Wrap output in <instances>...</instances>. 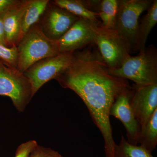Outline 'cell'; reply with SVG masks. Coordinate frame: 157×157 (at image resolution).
<instances>
[{
    "label": "cell",
    "mask_w": 157,
    "mask_h": 157,
    "mask_svg": "<svg viewBox=\"0 0 157 157\" xmlns=\"http://www.w3.org/2000/svg\"><path fill=\"white\" fill-rule=\"evenodd\" d=\"M152 0H118L113 29L121 39L129 54L139 52V17L148 9Z\"/></svg>",
    "instance_id": "1"
},
{
    "label": "cell",
    "mask_w": 157,
    "mask_h": 157,
    "mask_svg": "<svg viewBox=\"0 0 157 157\" xmlns=\"http://www.w3.org/2000/svg\"><path fill=\"white\" fill-rule=\"evenodd\" d=\"M17 48V69L22 73L35 63L59 53L57 41L46 37L38 23L23 37Z\"/></svg>",
    "instance_id": "2"
},
{
    "label": "cell",
    "mask_w": 157,
    "mask_h": 157,
    "mask_svg": "<svg viewBox=\"0 0 157 157\" xmlns=\"http://www.w3.org/2000/svg\"><path fill=\"white\" fill-rule=\"evenodd\" d=\"M109 72L139 86L157 84L156 48L153 45L145 47L144 51L135 56L130 55L120 67Z\"/></svg>",
    "instance_id": "3"
},
{
    "label": "cell",
    "mask_w": 157,
    "mask_h": 157,
    "mask_svg": "<svg viewBox=\"0 0 157 157\" xmlns=\"http://www.w3.org/2000/svg\"><path fill=\"white\" fill-rule=\"evenodd\" d=\"M0 96L9 97L20 112L33 97L32 86L23 73L0 62Z\"/></svg>",
    "instance_id": "4"
},
{
    "label": "cell",
    "mask_w": 157,
    "mask_h": 157,
    "mask_svg": "<svg viewBox=\"0 0 157 157\" xmlns=\"http://www.w3.org/2000/svg\"><path fill=\"white\" fill-rule=\"evenodd\" d=\"M74 52H63L35 63L24 73L32 86L33 96L42 86L56 79L72 63Z\"/></svg>",
    "instance_id": "5"
},
{
    "label": "cell",
    "mask_w": 157,
    "mask_h": 157,
    "mask_svg": "<svg viewBox=\"0 0 157 157\" xmlns=\"http://www.w3.org/2000/svg\"><path fill=\"white\" fill-rule=\"evenodd\" d=\"M94 44L109 70L117 69L130 55L121 39L115 31L100 25L96 30Z\"/></svg>",
    "instance_id": "6"
},
{
    "label": "cell",
    "mask_w": 157,
    "mask_h": 157,
    "mask_svg": "<svg viewBox=\"0 0 157 157\" xmlns=\"http://www.w3.org/2000/svg\"><path fill=\"white\" fill-rule=\"evenodd\" d=\"M78 18L52 2L51 5L48 4L40 20L41 22H38V24L46 37L57 41L69 30Z\"/></svg>",
    "instance_id": "7"
},
{
    "label": "cell",
    "mask_w": 157,
    "mask_h": 157,
    "mask_svg": "<svg viewBox=\"0 0 157 157\" xmlns=\"http://www.w3.org/2000/svg\"><path fill=\"white\" fill-rule=\"evenodd\" d=\"M129 103L141 130L157 109V84L132 86Z\"/></svg>",
    "instance_id": "8"
},
{
    "label": "cell",
    "mask_w": 157,
    "mask_h": 157,
    "mask_svg": "<svg viewBox=\"0 0 157 157\" xmlns=\"http://www.w3.org/2000/svg\"><path fill=\"white\" fill-rule=\"evenodd\" d=\"M98 25L88 20L79 18L59 40V53L72 52L94 44Z\"/></svg>",
    "instance_id": "9"
},
{
    "label": "cell",
    "mask_w": 157,
    "mask_h": 157,
    "mask_svg": "<svg viewBox=\"0 0 157 157\" xmlns=\"http://www.w3.org/2000/svg\"><path fill=\"white\" fill-rule=\"evenodd\" d=\"M132 86L119 96L110 110V116L119 120L126 130L127 141L133 145L138 144L141 128L135 117L129 103Z\"/></svg>",
    "instance_id": "10"
},
{
    "label": "cell",
    "mask_w": 157,
    "mask_h": 157,
    "mask_svg": "<svg viewBox=\"0 0 157 157\" xmlns=\"http://www.w3.org/2000/svg\"><path fill=\"white\" fill-rule=\"evenodd\" d=\"M28 0H22L19 4L2 16L6 47L17 46L21 39V26L23 15Z\"/></svg>",
    "instance_id": "11"
},
{
    "label": "cell",
    "mask_w": 157,
    "mask_h": 157,
    "mask_svg": "<svg viewBox=\"0 0 157 157\" xmlns=\"http://www.w3.org/2000/svg\"><path fill=\"white\" fill-rule=\"evenodd\" d=\"M52 3L66 9L79 18L88 20L100 25L99 14L93 11V1L81 0H54Z\"/></svg>",
    "instance_id": "12"
},
{
    "label": "cell",
    "mask_w": 157,
    "mask_h": 157,
    "mask_svg": "<svg viewBox=\"0 0 157 157\" xmlns=\"http://www.w3.org/2000/svg\"><path fill=\"white\" fill-rule=\"evenodd\" d=\"M49 3V0H28L21 22V39L33 26L39 22Z\"/></svg>",
    "instance_id": "13"
},
{
    "label": "cell",
    "mask_w": 157,
    "mask_h": 157,
    "mask_svg": "<svg viewBox=\"0 0 157 157\" xmlns=\"http://www.w3.org/2000/svg\"><path fill=\"white\" fill-rule=\"evenodd\" d=\"M157 23V1L153 0L147 9V12L139 21L138 26V39L139 52H142L145 48V45L149 35Z\"/></svg>",
    "instance_id": "14"
},
{
    "label": "cell",
    "mask_w": 157,
    "mask_h": 157,
    "mask_svg": "<svg viewBox=\"0 0 157 157\" xmlns=\"http://www.w3.org/2000/svg\"><path fill=\"white\" fill-rule=\"evenodd\" d=\"M138 144L151 154L157 145V109L140 131Z\"/></svg>",
    "instance_id": "15"
},
{
    "label": "cell",
    "mask_w": 157,
    "mask_h": 157,
    "mask_svg": "<svg viewBox=\"0 0 157 157\" xmlns=\"http://www.w3.org/2000/svg\"><path fill=\"white\" fill-rule=\"evenodd\" d=\"M118 8V0L99 1L96 12L102 22L101 25L107 29H113Z\"/></svg>",
    "instance_id": "16"
},
{
    "label": "cell",
    "mask_w": 157,
    "mask_h": 157,
    "mask_svg": "<svg viewBox=\"0 0 157 157\" xmlns=\"http://www.w3.org/2000/svg\"><path fill=\"white\" fill-rule=\"evenodd\" d=\"M121 138L119 143L114 147V157H154L140 145L129 143L123 135Z\"/></svg>",
    "instance_id": "17"
},
{
    "label": "cell",
    "mask_w": 157,
    "mask_h": 157,
    "mask_svg": "<svg viewBox=\"0 0 157 157\" xmlns=\"http://www.w3.org/2000/svg\"><path fill=\"white\" fill-rule=\"evenodd\" d=\"M0 62L9 67L17 69V46L9 48L0 44Z\"/></svg>",
    "instance_id": "18"
},
{
    "label": "cell",
    "mask_w": 157,
    "mask_h": 157,
    "mask_svg": "<svg viewBox=\"0 0 157 157\" xmlns=\"http://www.w3.org/2000/svg\"><path fill=\"white\" fill-rule=\"evenodd\" d=\"M37 145L38 144L35 140H29L21 144L17 147L14 157H29Z\"/></svg>",
    "instance_id": "19"
},
{
    "label": "cell",
    "mask_w": 157,
    "mask_h": 157,
    "mask_svg": "<svg viewBox=\"0 0 157 157\" xmlns=\"http://www.w3.org/2000/svg\"><path fill=\"white\" fill-rule=\"evenodd\" d=\"M29 157H64L58 152L39 145L34 148Z\"/></svg>",
    "instance_id": "20"
},
{
    "label": "cell",
    "mask_w": 157,
    "mask_h": 157,
    "mask_svg": "<svg viewBox=\"0 0 157 157\" xmlns=\"http://www.w3.org/2000/svg\"><path fill=\"white\" fill-rule=\"evenodd\" d=\"M20 0H0V16L14 8L21 2Z\"/></svg>",
    "instance_id": "21"
},
{
    "label": "cell",
    "mask_w": 157,
    "mask_h": 157,
    "mask_svg": "<svg viewBox=\"0 0 157 157\" xmlns=\"http://www.w3.org/2000/svg\"><path fill=\"white\" fill-rule=\"evenodd\" d=\"M0 44L6 47L2 17L1 16H0Z\"/></svg>",
    "instance_id": "22"
}]
</instances>
